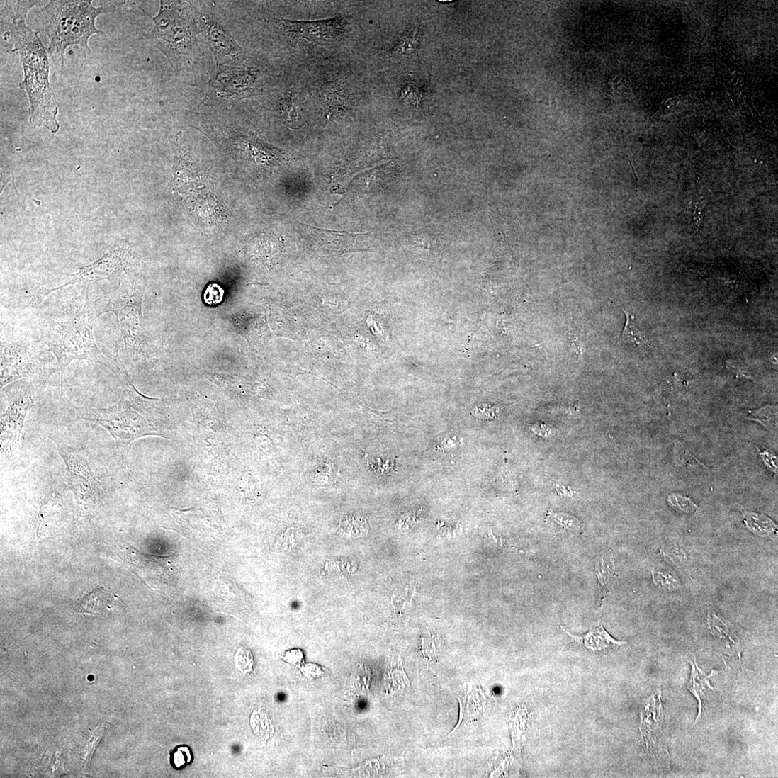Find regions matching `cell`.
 I'll use <instances>...</instances> for the list:
<instances>
[{
    "label": "cell",
    "mask_w": 778,
    "mask_h": 778,
    "mask_svg": "<svg viewBox=\"0 0 778 778\" xmlns=\"http://www.w3.org/2000/svg\"><path fill=\"white\" fill-rule=\"evenodd\" d=\"M39 3L6 1L1 10V26L5 31L3 39L21 59L24 79L20 86L28 97L30 123L45 127L56 134L60 128L57 120L60 110L50 81V56L38 32L26 23L27 14Z\"/></svg>",
    "instance_id": "cell-1"
},
{
    "label": "cell",
    "mask_w": 778,
    "mask_h": 778,
    "mask_svg": "<svg viewBox=\"0 0 778 778\" xmlns=\"http://www.w3.org/2000/svg\"><path fill=\"white\" fill-rule=\"evenodd\" d=\"M100 310L88 293H75L58 302L43 318V342L57 361L62 390L65 369L75 360L102 364L111 371L114 368L113 358L103 354L94 336Z\"/></svg>",
    "instance_id": "cell-2"
},
{
    "label": "cell",
    "mask_w": 778,
    "mask_h": 778,
    "mask_svg": "<svg viewBox=\"0 0 778 778\" xmlns=\"http://www.w3.org/2000/svg\"><path fill=\"white\" fill-rule=\"evenodd\" d=\"M113 4L107 2L96 8L92 0H53L40 10L35 19V28L49 37L48 52L54 62L63 67L65 52L69 47L91 50L90 38L103 33L96 28V19L102 14L115 12L118 9Z\"/></svg>",
    "instance_id": "cell-3"
},
{
    "label": "cell",
    "mask_w": 778,
    "mask_h": 778,
    "mask_svg": "<svg viewBox=\"0 0 778 778\" xmlns=\"http://www.w3.org/2000/svg\"><path fill=\"white\" fill-rule=\"evenodd\" d=\"M1 397V449L5 453H16L21 449L24 423L35 400L30 388L21 383L5 387Z\"/></svg>",
    "instance_id": "cell-4"
},
{
    "label": "cell",
    "mask_w": 778,
    "mask_h": 778,
    "mask_svg": "<svg viewBox=\"0 0 778 778\" xmlns=\"http://www.w3.org/2000/svg\"><path fill=\"white\" fill-rule=\"evenodd\" d=\"M43 368L42 351L24 337L13 334L1 339V376L4 389L16 380L38 374Z\"/></svg>",
    "instance_id": "cell-5"
},
{
    "label": "cell",
    "mask_w": 778,
    "mask_h": 778,
    "mask_svg": "<svg viewBox=\"0 0 778 778\" xmlns=\"http://www.w3.org/2000/svg\"><path fill=\"white\" fill-rule=\"evenodd\" d=\"M54 441L65 464L69 486L79 500L91 504L99 492L100 484L91 468L88 455L84 450Z\"/></svg>",
    "instance_id": "cell-6"
},
{
    "label": "cell",
    "mask_w": 778,
    "mask_h": 778,
    "mask_svg": "<svg viewBox=\"0 0 778 778\" xmlns=\"http://www.w3.org/2000/svg\"><path fill=\"white\" fill-rule=\"evenodd\" d=\"M170 9L161 1L160 11L153 18L156 47L168 57L188 50L192 38L188 23Z\"/></svg>",
    "instance_id": "cell-7"
},
{
    "label": "cell",
    "mask_w": 778,
    "mask_h": 778,
    "mask_svg": "<svg viewBox=\"0 0 778 778\" xmlns=\"http://www.w3.org/2000/svg\"><path fill=\"white\" fill-rule=\"evenodd\" d=\"M123 257L122 249L118 245H115L98 261L81 268L72 279L66 283L57 288L43 291L40 294L31 295L28 297L29 300L33 303L34 305H39L50 294L69 286L102 280L112 281L121 271L123 262Z\"/></svg>",
    "instance_id": "cell-8"
},
{
    "label": "cell",
    "mask_w": 778,
    "mask_h": 778,
    "mask_svg": "<svg viewBox=\"0 0 778 778\" xmlns=\"http://www.w3.org/2000/svg\"><path fill=\"white\" fill-rule=\"evenodd\" d=\"M282 24L289 35L322 45L341 37L348 27L347 21L342 17L315 21L282 19Z\"/></svg>",
    "instance_id": "cell-9"
},
{
    "label": "cell",
    "mask_w": 778,
    "mask_h": 778,
    "mask_svg": "<svg viewBox=\"0 0 778 778\" xmlns=\"http://www.w3.org/2000/svg\"><path fill=\"white\" fill-rule=\"evenodd\" d=\"M301 230L308 236L327 248L339 251L358 249L368 234H352L346 231H334L315 227L299 222Z\"/></svg>",
    "instance_id": "cell-10"
},
{
    "label": "cell",
    "mask_w": 778,
    "mask_h": 778,
    "mask_svg": "<svg viewBox=\"0 0 778 778\" xmlns=\"http://www.w3.org/2000/svg\"><path fill=\"white\" fill-rule=\"evenodd\" d=\"M458 701L461 708L460 720L453 731L464 722L468 723L478 720L485 711V697L483 691L478 687H470L466 695L458 698Z\"/></svg>",
    "instance_id": "cell-11"
},
{
    "label": "cell",
    "mask_w": 778,
    "mask_h": 778,
    "mask_svg": "<svg viewBox=\"0 0 778 778\" xmlns=\"http://www.w3.org/2000/svg\"><path fill=\"white\" fill-rule=\"evenodd\" d=\"M203 30L211 47L222 56H231L241 52L239 47L224 31L218 23L210 20L203 21Z\"/></svg>",
    "instance_id": "cell-12"
},
{
    "label": "cell",
    "mask_w": 778,
    "mask_h": 778,
    "mask_svg": "<svg viewBox=\"0 0 778 778\" xmlns=\"http://www.w3.org/2000/svg\"><path fill=\"white\" fill-rule=\"evenodd\" d=\"M320 96L325 106L327 118L338 116L347 111L348 95L338 83L329 82L325 84L321 90Z\"/></svg>",
    "instance_id": "cell-13"
},
{
    "label": "cell",
    "mask_w": 778,
    "mask_h": 778,
    "mask_svg": "<svg viewBox=\"0 0 778 778\" xmlns=\"http://www.w3.org/2000/svg\"><path fill=\"white\" fill-rule=\"evenodd\" d=\"M561 628L579 643L594 652L604 650V648L610 646L621 645L626 643V642L614 639L604 629L602 626L591 629L587 633L582 636L573 635L563 627L561 626Z\"/></svg>",
    "instance_id": "cell-14"
},
{
    "label": "cell",
    "mask_w": 778,
    "mask_h": 778,
    "mask_svg": "<svg viewBox=\"0 0 778 778\" xmlns=\"http://www.w3.org/2000/svg\"><path fill=\"white\" fill-rule=\"evenodd\" d=\"M112 602L113 596L104 588H99L83 597L77 604L74 610L81 613H95L108 609Z\"/></svg>",
    "instance_id": "cell-15"
},
{
    "label": "cell",
    "mask_w": 778,
    "mask_h": 778,
    "mask_svg": "<svg viewBox=\"0 0 778 778\" xmlns=\"http://www.w3.org/2000/svg\"><path fill=\"white\" fill-rule=\"evenodd\" d=\"M743 514L747 527L753 534L761 537H769L773 540L777 539V526L769 517L755 512H743Z\"/></svg>",
    "instance_id": "cell-16"
},
{
    "label": "cell",
    "mask_w": 778,
    "mask_h": 778,
    "mask_svg": "<svg viewBox=\"0 0 778 778\" xmlns=\"http://www.w3.org/2000/svg\"><path fill=\"white\" fill-rule=\"evenodd\" d=\"M339 529L346 539H356L365 536L369 531V525L363 516L352 514L341 522Z\"/></svg>",
    "instance_id": "cell-17"
},
{
    "label": "cell",
    "mask_w": 778,
    "mask_h": 778,
    "mask_svg": "<svg viewBox=\"0 0 778 778\" xmlns=\"http://www.w3.org/2000/svg\"><path fill=\"white\" fill-rule=\"evenodd\" d=\"M626 315V322L621 334V338L624 341L634 343L639 347H650L648 339L638 325L635 316L622 308Z\"/></svg>",
    "instance_id": "cell-18"
},
{
    "label": "cell",
    "mask_w": 778,
    "mask_h": 778,
    "mask_svg": "<svg viewBox=\"0 0 778 778\" xmlns=\"http://www.w3.org/2000/svg\"><path fill=\"white\" fill-rule=\"evenodd\" d=\"M419 31L417 28H409L391 51L393 57H409L415 54L418 47Z\"/></svg>",
    "instance_id": "cell-19"
},
{
    "label": "cell",
    "mask_w": 778,
    "mask_h": 778,
    "mask_svg": "<svg viewBox=\"0 0 778 778\" xmlns=\"http://www.w3.org/2000/svg\"><path fill=\"white\" fill-rule=\"evenodd\" d=\"M280 110L286 125L291 129H298L300 124V115L291 96H286L281 101Z\"/></svg>",
    "instance_id": "cell-20"
},
{
    "label": "cell",
    "mask_w": 778,
    "mask_h": 778,
    "mask_svg": "<svg viewBox=\"0 0 778 778\" xmlns=\"http://www.w3.org/2000/svg\"><path fill=\"white\" fill-rule=\"evenodd\" d=\"M548 517L561 527L572 531H578L582 526V522L578 518L566 513L548 511Z\"/></svg>",
    "instance_id": "cell-21"
},
{
    "label": "cell",
    "mask_w": 778,
    "mask_h": 778,
    "mask_svg": "<svg viewBox=\"0 0 778 778\" xmlns=\"http://www.w3.org/2000/svg\"><path fill=\"white\" fill-rule=\"evenodd\" d=\"M170 762L173 767L181 769L189 765L193 760L191 748L186 745L176 747L170 754Z\"/></svg>",
    "instance_id": "cell-22"
},
{
    "label": "cell",
    "mask_w": 778,
    "mask_h": 778,
    "mask_svg": "<svg viewBox=\"0 0 778 778\" xmlns=\"http://www.w3.org/2000/svg\"><path fill=\"white\" fill-rule=\"evenodd\" d=\"M667 502L673 508L686 513H694L699 510L698 506L689 498L678 494H670L667 497Z\"/></svg>",
    "instance_id": "cell-23"
},
{
    "label": "cell",
    "mask_w": 778,
    "mask_h": 778,
    "mask_svg": "<svg viewBox=\"0 0 778 778\" xmlns=\"http://www.w3.org/2000/svg\"><path fill=\"white\" fill-rule=\"evenodd\" d=\"M225 290L218 283H210L206 288L203 293V299L206 305L210 306L218 305L223 301Z\"/></svg>",
    "instance_id": "cell-24"
},
{
    "label": "cell",
    "mask_w": 778,
    "mask_h": 778,
    "mask_svg": "<svg viewBox=\"0 0 778 778\" xmlns=\"http://www.w3.org/2000/svg\"><path fill=\"white\" fill-rule=\"evenodd\" d=\"M319 467L315 475L316 483L322 487L332 485L334 479L333 466L328 463H323Z\"/></svg>",
    "instance_id": "cell-25"
},
{
    "label": "cell",
    "mask_w": 778,
    "mask_h": 778,
    "mask_svg": "<svg viewBox=\"0 0 778 778\" xmlns=\"http://www.w3.org/2000/svg\"><path fill=\"white\" fill-rule=\"evenodd\" d=\"M752 419L769 428L774 427L777 426V410L772 407L763 408L753 412Z\"/></svg>",
    "instance_id": "cell-26"
},
{
    "label": "cell",
    "mask_w": 778,
    "mask_h": 778,
    "mask_svg": "<svg viewBox=\"0 0 778 778\" xmlns=\"http://www.w3.org/2000/svg\"><path fill=\"white\" fill-rule=\"evenodd\" d=\"M235 78L228 81V84H227V88L230 91H237L242 89H247L254 81V76L252 73L239 74L236 75Z\"/></svg>",
    "instance_id": "cell-27"
},
{
    "label": "cell",
    "mask_w": 778,
    "mask_h": 778,
    "mask_svg": "<svg viewBox=\"0 0 778 778\" xmlns=\"http://www.w3.org/2000/svg\"><path fill=\"white\" fill-rule=\"evenodd\" d=\"M285 543L288 550L294 548L300 541V532L294 529L288 530L286 534Z\"/></svg>",
    "instance_id": "cell-28"
},
{
    "label": "cell",
    "mask_w": 778,
    "mask_h": 778,
    "mask_svg": "<svg viewBox=\"0 0 778 778\" xmlns=\"http://www.w3.org/2000/svg\"><path fill=\"white\" fill-rule=\"evenodd\" d=\"M761 455H762V456L763 457V459L765 460V463H767L769 468L774 472H777V465L774 462L776 461V458L772 455L769 456V453H767L766 452H765L764 453H761Z\"/></svg>",
    "instance_id": "cell-29"
}]
</instances>
